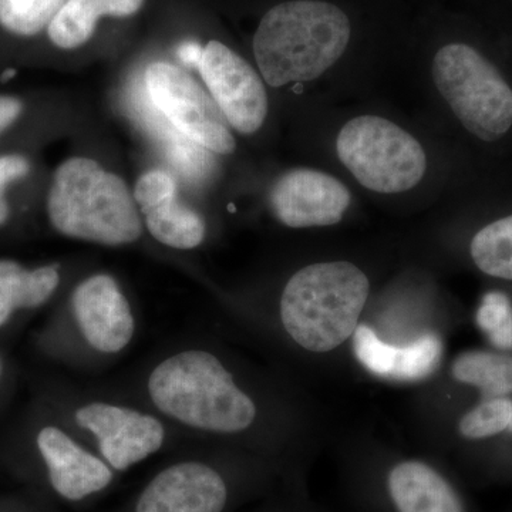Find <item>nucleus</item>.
Here are the masks:
<instances>
[{
	"instance_id": "obj_7",
	"label": "nucleus",
	"mask_w": 512,
	"mask_h": 512,
	"mask_svg": "<svg viewBox=\"0 0 512 512\" xmlns=\"http://www.w3.org/2000/svg\"><path fill=\"white\" fill-rule=\"evenodd\" d=\"M146 87L151 103L183 136L214 153H234L237 144L224 114L190 74L174 64L151 63Z\"/></svg>"
},
{
	"instance_id": "obj_8",
	"label": "nucleus",
	"mask_w": 512,
	"mask_h": 512,
	"mask_svg": "<svg viewBox=\"0 0 512 512\" xmlns=\"http://www.w3.org/2000/svg\"><path fill=\"white\" fill-rule=\"evenodd\" d=\"M202 79L225 120L242 134L262 127L268 114V96L258 73L234 50L211 40L202 52Z\"/></svg>"
},
{
	"instance_id": "obj_24",
	"label": "nucleus",
	"mask_w": 512,
	"mask_h": 512,
	"mask_svg": "<svg viewBox=\"0 0 512 512\" xmlns=\"http://www.w3.org/2000/svg\"><path fill=\"white\" fill-rule=\"evenodd\" d=\"M29 163L20 156L0 157V225L8 220L9 207L5 198V188L10 183L28 174Z\"/></svg>"
},
{
	"instance_id": "obj_10",
	"label": "nucleus",
	"mask_w": 512,
	"mask_h": 512,
	"mask_svg": "<svg viewBox=\"0 0 512 512\" xmlns=\"http://www.w3.org/2000/svg\"><path fill=\"white\" fill-rule=\"evenodd\" d=\"M350 192L338 178L298 168L282 175L271 192L275 217L289 228L338 224L350 205Z\"/></svg>"
},
{
	"instance_id": "obj_11",
	"label": "nucleus",
	"mask_w": 512,
	"mask_h": 512,
	"mask_svg": "<svg viewBox=\"0 0 512 512\" xmlns=\"http://www.w3.org/2000/svg\"><path fill=\"white\" fill-rule=\"evenodd\" d=\"M73 313L84 339L103 353L127 348L136 330L133 312L119 284L110 275H94L77 286Z\"/></svg>"
},
{
	"instance_id": "obj_3",
	"label": "nucleus",
	"mask_w": 512,
	"mask_h": 512,
	"mask_svg": "<svg viewBox=\"0 0 512 512\" xmlns=\"http://www.w3.org/2000/svg\"><path fill=\"white\" fill-rule=\"evenodd\" d=\"M369 289L365 272L350 262L306 266L289 279L282 293L286 332L309 352L338 348L355 333Z\"/></svg>"
},
{
	"instance_id": "obj_16",
	"label": "nucleus",
	"mask_w": 512,
	"mask_h": 512,
	"mask_svg": "<svg viewBox=\"0 0 512 512\" xmlns=\"http://www.w3.org/2000/svg\"><path fill=\"white\" fill-rule=\"evenodd\" d=\"M389 493L399 512H464L451 485L420 461H404L393 468Z\"/></svg>"
},
{
	"instance_id": "obj_12",
	"label": "nucleus",
	"mask_w": 512,
	"mask_h": 512,
	"mask_svg": "<svg viewBox=\"0 0 512 512\" xmlns=\"http://www.w3.org/2000/svg\"><path fill=\"white\" fill-rule=\"evenodd\" d=\"M228 491L214 468L197 461L174 464L144 488L136 512H221Z\"/></svg>"
},
{
	"instance_id": "obj_19",
	"label": "nucleus",
	"mask_w": 512,
	"mask_h": 512,
	"mask_svg": "<svg viewBox=\"0 0 512 512\" xmlns=\"http://www.w3.org/2000/svg\"><path fill=\"white\" fill-rule=\"evenodd\" d=\"M470 256L483 274L512 281V211L478 229Z\"/></svg>"
},
{
	"instance_id": "obj_17",
	"label": "nucleus",
	"mask_w": 512,
	"mask_h": 512,
	"mask_svg": "<svg viewBox=\"0 0 512 512\" xmlns=\"http://www.w3.org/2000/svg\"><path fill=\"white\" fill-rule=\"evenodd\" d=\"M143 3L144 0H66L47 33L60 49H76L93 36L100 18H126L137 13Z\"/></svg>"
},
{
	"instance_id": "obj_21",
	"label": "nucleus",
	"mask_w": 512,
	"mask_h": 512,
	"mask_svg": "<svg viewBox=\"0 0 512 512\" xmlns=\"http://www.w3.org/2000/svg\"><path fill=\"white\" fill-rule=\"evenodd\" d=\"M66 0H0V25L19 36L49 28Z\"/></svg>"
},
{
	"instance_id": "obj_26",
	"label": "nucleus",
	"mask_w": 512,
	"mask_h": 512,
	"mask_svg": "<svg viewBox=\"0 0 512 512\" xmlns=\"http://www.w3.org/2000/svg\"><path fill=\"white\" fill-rule=\"evenodd\" d=\"M202 52H204V49L198 43L187 42L183 43L178 49V56H180V60L185 66L198 69L201 64Z\"/></svg>"
},
{
	"instance_id": "obj_2",
	"label": "nucleus",
	"mask_w": 512,
	"mask_h": 512,
	"mask_svg": "<svg viewBox=\"0 0 512 512\" xmlns=\"http://www.w3.org/2000/svg\"><path fill=\"white\" fill-rule=\"evenodd\" d=\"M148 394L165 416L192 429L238 433L254 423L256 407L210 352L185 350L151 372Z\"/></svg>"
},
{
	"instance_id": "obj_6",
	"label": "nucleus",
	"mask_w": 512,
	"mask_h": 512,
	"mask_svg": "<svg viewBox=\"0 0 512 512\" xmlns=\"http://www.w3.org/2000/svg\"><path fill=\"white\" fill-rule=\"evenodd\" d=\"M336 151L363 187L380 194L412 190L426 174L427 157L419 141L382 117L350 120L340 130Z\"/></svg>"
},
{
	"instance_id": "obj_5",
	"label": "nucleus",
	"mask_w": 512,
	"mask_h": 512,
	"mask_svg": "<svg viewBox=\"0 0 512 512\" xmlns=\"http://www.w3.org/2000/svg\"><path fill=\"white\" fill-rule=\"evenodd\" d=\"M433 80L464 131L484 146L512 136V79L493 57L467 42L441 47Z\"/></svg>"
},
{
	"instance_id": "obj_25",
	"label": "nucleus",
	"mask_w": 512,
	"mask_h": 512,
	"mask_svg": "<svg viewBox=\"0 0 512 512\" xmlns=\"http://www.w3.org/2000/svg\"><path fill=\"white\" fill-rule=\"evenodd\" d=\"M22 103L13 97L0 96V133L18 119Z\"/></svg>"
},
{
	"instance_id": "obj_23",
	"label": "nucleus",
	"mask_w": 512,
	"mask_h": 512,
	"mask_svg": "<svg viewBox=\"0 0 512 512\" xmlns=\"http://www.w3.org/2000/svg\"><path fill=\"white\" fill-rule=\"evenodd\" d=\"M511 313V301L504 292L493 291L485 293L477 312L478 326L490 335L491 332H494V330L503 325Z\"/></svg>"
},
{
	"instance_id": "obj_13",
	"label": "nucleus",
	"mask_w": 512,
	"mask_h": 512,
	"mask_svg": "<svg viewBox=\"0 0 512 512\" xmlns=\"http://www.w3.org/2000/svg\"><path fill=\"white\" fill-rule=\"evenodd\" d=\"M134 198L148 231L161 244L175 249H192L205 238V222L197 212L177 201V185L170 174L154 170L141 175Z\"/></svg>"
},
{
	"instance_id": "obj_9",
	"label": "nucleus",
	"mask_w": 512,
	"mask_h": 512,
	"mask_svg": "<svg viewBox=\"0 0 512 512\" xmlns=\"http://www.w3.org/2000/svg\"><path fill=\"white\" fill-rule=\"evenodd\" d=\"M76 421L96 437L104 461L117 471L157 453L165 439L163 424L156 417L117 404H86L77 410Z\"/></svg>"
},
{
	"instance_id": "obj_14",
	"label": "nucleus",
	"mask_w": 512,
	"mask_h": 512,
	"mask_svg": "<svg viewBox=\"0 0 512 512\" xmlns=\"http://www.w3.org/2000/svg\"><path fill=\"white\" fill-rule=\"evenodd\" d=\"M37 447L49 470L50 483L66 500L80 501L100 493L113 480L106 461L89 453L57 427L40 430Z\"/></svg>"
},
{
	"instance_id": "obj_4",
	"label": "nucleus",
	"mask_w": 512,
	"mask_h": 512,
	"mask_svg": "<svg viewBox=\"0 0 512 512\" xmlns=\"http://www.w3.org/2000/svg\"><path fill=\"white\" fill-rule=\"evenodd\" d=\"M53 227L66 237L119 247L141 237L136 201L119 175L89 158L60 165L47 202Z\"/></svg>"
},
{
	"instance_id": "obj_28",
	"label": "nucleus",
	"mask_w": 512,
	"mask_h": 512,
	"mask_svg": "<svg viewBox=\"0 0 512 512\" xmlns=\"http://www.w3.org/2000/svg\"><path fill=\"white\" fill-rule=\"evenodd\" d=\"M508 429H510L512 431V421H511L510 427H508Z\"/></svg>"
},
{
	"instance_id": "obj_1",
	"label": "nucleus",
	"mask_w": 512,
	"mask_h": 512,
	"mask_svg": "<svg viewBox=\"0 0 512 512\" xmlns=\"http://www.w3.org/2000/svg\"><path fill=\"white\" fill-rule=\"evenodd\" d=\"M352 28L338 6L291 0L269 10L254 36V55L272 87L318 79L345 53Z\"/></svg>"
},
{
	"instance_id": "obj_18",
	"label": "nucleus",
	"mask_w": 512,
	"mask_h": 512,
	"mask_svg": "<svg viewBox=\"0 0 512 512\" xmlns=\"http://www.w3.org/2000/svg\"><path fill=\"white\" fill-rule=\"evenodd\" d=\"M55 265L23 268L13 261H0V326L8 322L16 309L43 305L59 285Z\"/></svg>"
},
{
	"instance_id": "obj_15",
	"label": "nucleus",
	"mask_w": 512,
	"mask_h": 512,
	"mask_svg": "<svg viewBox=\"0 0 512 512\" xmlns=\"http://www.w3.org/2000/svg\"><path fill=\"white\" fill-rule=\"evenodd\" d=\"M353 348L359 362L369 372L386 379L414 382L439 366L443 345L439 336L427 333L407 346H393L377 338L366 325H357L353 333Z\"/></svg>"
},
{
	"instance_id": "obj_27",
	"label": "nucleus",
	"mask_w": 512,
	"mask_h": 512,
	"mask_svg": "<svg viewBox=\"0 0 512 512\" xmlns=\"http://www.w3.org/2000/svg\"><path fill=\"white\" fill-rule=\"evenodd\" d=\"M488 336H490L491 342H493V345L497 346V348L505 350L512 349V313L500 328L494 330V332H491Z\"/></svg>"
},
{
	"instance_id": "obj_22",
	"label": "nucleus",
	"mask_w": 512,
	"mask_h": 512,
	"mask_svg": "<svg viewBox=\"0 0 512 512\" xmlns=\"http://www.w3.org/2000/svg\"><path fill=\"white\" fill-rule=\"evenodd\" d=\"M511 421V400L494 397L467 413L460 421V431L467 439H485L508 429Z\"/></svg>"
},
{
	"instance_id": "obj_20",
	"label": "nucleus",
	"mask_w": 512,
	"mask_h": 512,
	"mask_svg": "<svg viewBox=\"0 0 512 512\" xmlns=\"http://www.w3.org/2000/svg\"><path fill=\"white\" fill-rule=\"evenodd\" d=\"M458 382L476 386L490 397L512 393V356L490 352H468L453 365Z\"/></svg>"
}]
</instances>
